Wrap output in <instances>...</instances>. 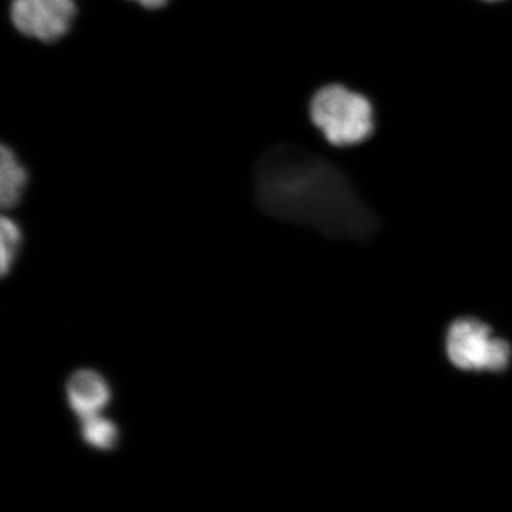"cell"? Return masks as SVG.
<instances>
[{
    "label": "cell",
    "instance_id": "8992f818",
    "mask_svg": "<svg viewBox=\"0 0 512 512\" xmlns=\"http://www.w3.org/2000/svg\"><path fill=\"white\" fill-rule=\"evenodd\" d=\"M30 181L29 170L8 146L0 150V204L13 210L23 200Z\"/></svg>",
    "mask_w": 512,
    "mask_h": 512
},
{
    "label": "cell",
    "instance_id": "ba28073f",
    "mask_svg": "<svg viewBox=\"0 0 512 512\" xmlns=\"http://www.w3.org/2000/svg\"><path fill=\"white\" fill-rule=\"evenodd\" d=\"M80 421H82V436L87 444L99 450H110L116 446L119 441V429L116 423L101 414Z\"/></svg>",
    "mask_w": 512,
    "mask_h": 512
},
{
    "label": "cell",
    "instance_id": "277c9868",
    "mask_svg": "<svg viewBox=\"0 0 512 512\" xmlns=\"http://www.w3.org/2000/svg\"><path fill=\"white\" fill-rule=\"evenodd\" d=\"M74 15V0H13L12 3L16 29L42 42H53L66 35Z\"/></svg>",
    "mask_w": 512,
    "mask_h": 512
},
{
    "label": "cell",
    "instance_id": "6da1fadb",
    "mask_svg": "<svg viewBox=\"0 0 512 512\" xmlns=\"http://www.w3.org/2000/svg\"><path fill=\"white\" fill-rule=\"evenodd\" d=\"M256 204L266 215L330 238H372L375 212L348 175L326 158L293 146L271 148L255 168Z\"/></svg>",
    "mask_w": 512,
    "mask_h": 512
},
{
    "label": "cell",
    "instance_id": "3957f363",
    "mask_svg": "<svg viewBox=\"0 0 512 512\" xmlns=\"http://www.w3.org/2000/svg\"><path fill=\"white\" fill-rule=\"evenodd\" d=\"M446 350L450 362L467 372H503L512 356L510 343L495 338L490 326L473 318L451 323Z\"/></svg>",
    "mask_w": 512,
    "mask_h": 512
},
{
    "label": "cell",
    "instance_id": "9c48e42d",
    "mask_svg": "<svg viewBox=\"0 0 512 512\" xmlns=\"http://www.w3.org/2000/svg\"><path fill=\"white\" fill-rule=\"evenodd\" d=\"M140 5L146 6V8L156 9L167 3V0H136Z\"/></svg>",
    "mask_w": 512,
    "mask_h": 512
},
{
    "label": "cell",
    "instance_id": "7a4b0ae2",
    "mask_svg": "<svg viewBox=\"0 0 512 512\" xmlns=\"http://www.w3.org/2000/svg\"><path fill=\"white\" fill-rule=\"evenodd\" d=\"M311 120L328 143L349 147L363 143L375 131V110L363 94L342 84H328L312 97Z\"/></svg>",
    "mask_w": 512,
    "mask_h": 512
},
{
    "label": "cell",
    "instance_id": "30bf717a",
    "mask_svg": "<svg viewBox=\"0 0 512 512\" xmlns=\"http://www.w3.org/2000/svg\"><path fill=\"white\" fill-rule=\"evenodd\" d=\"M484 2L494 3V2H501V0H484Z\"/></svg>",
    "mask_w": 512,
    "mask_h": 512
},
{
    "label": "cell",
    "instance_id": "52a82bcc",
    "mask_svg": "<svg viewBox=\"0 0 512 512\" xmlns=\"http://www.w3.org/2000/svg\"><path fill=\"white\" fill-rule=\"evenodd\" d=\"M0 244H2V276H8L18 262L23 247V229L18 221L3 215L0 224Z\"/></svg>",
    "mask_w": 512,
    "mask_h": 512
},
{
    "label": "cell",
    "instance_id": "5b68a950",
    "mask_svg": "<svg viewBox=\"0 0 512 512\" xmlns=\"http://www.w3.org/2000/svg\"><path fill=\"white\" fill-rule=\"evenodd\" d=\"M66 396L70 409L80 420L101 414L111 402V386L107 377L99 370L77 369L66 383Z\"/></svg>",
    "mask_w": 512,
    "mask_h": 512
}]
</instances>
